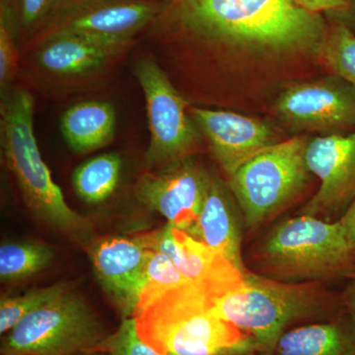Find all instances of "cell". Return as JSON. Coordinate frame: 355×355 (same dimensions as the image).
I'll use <instances>...</instances> for the list:
<instances>
[{
    "label": "cell",
    "mask_w": 355,
    "mask_h": 355,
    "mask_svg": "<svg viewBox=\"0 0 355 355\" xmlns=\"http://www.w3.org/2000/svg\"><path fill=\"white\" fill-rule=\"evenodd\" d=\"M306 161L320 186L299 214L338 220L355 198V130L309 140Z\"/></svg>",
    "instance_id": "11"
},
{
    "label": "cell",
    "mask_w": 355,
    "mask_h": 355,
    "mask_svg": "<svg viewBox=\"0 0 355 355\" xmlns=\"http://www.w3.org/2000/svg\"><path fill=\"white\" fill-rule=\"evenodd\" d=\"M76 355H110L107 352H101V350H89V352H80Z\"/></svg>",
    "instance_id": "31"
},
{
    "label": "cell",
    "mask_w": 355,
    "mask_h": 355,
    "mask_svg": "<svg viewBox=\"0 0 355 355\" xmlns=\"http://www.w3.org/2000/svg\"><path fill=\"white\" fill-rule=\"evenodd\" d=\"M245 230L244 216L232 191L212 175L200 216L188 234L218 252L245 273L249 270L242 253Z\"/></svg>",
    "instance_id": "17"
},
{
    "label": "cell",
    "mask_w": 355,
    "mask_h": 355,
    "mask_svg": "<svg viewBox=\"0 0 355 355\" xmlns=\"http://www.w3.org/2000/svg\"><path fill=\"white\" fill-rule=\"evenodd\" d=\"M211 178L190 156L144 173L137 180L135 196L142 205L164 216L173 227L189 233L200 216Z\"/></svg>",
    "instance_id": "10"
},
{
    "label": "cell",
    "mask_w": 355,
    "mask_h": 355,
    "mask_svg": "<svg viewBox=\"0 0 355 355\" xmlns=\"http://www.w3.org/2000/svg\"><path fill=\"white\" fill-rule=\"evenodd\" d=\"M130 44L99 43L72 35H57L28 46L32 62L44 78L76 83L94 78L116 62Z\"/></svg>",
    "instance_id": "15"
},
{
    "label": "cell",
    "mask_w": 355,
    "mask_h": 355,
    "mask_svg": "<svg viewBox=\"0 0 355 355\" xmlns=\"http://www.w3.org/2000/svg\"><path fill=\"white\" fill-rule=\"evenodd\" d=\"M343 308L355 324V279H347L345 288L340 292Z\"/></svg>",
    "instance_id": "30"
},
{
    "label": "cell",
    "mask_w": 355,
    "mask_h": 355,
    "mask_svg": "<svg viewBox=\"0 0 355 355\" xmlns=\"http://www.w3.org/2000/svg\"><path fill=\"white\" fill-rule=\"evenodd\" d=\"M275 109L294 130L330 135L355 130V89L336 76L289 86L277 98Z\"/></svg>",
    "instance_id": "12"
},
{
    "label": "cell",
    "mask_w": 355,
    "mask_h": 355,
    "mask_svg": "<svg viewBox=\"0 0 355 355\" xmlns=\"http://www.w3.org/2000/svg\"><path fill=\"white\" fill-rule=\"evenodd\" d=\"M135 238L146 249L169 257L184 277L202 287L214 300L244 284V273L225 257L170 224Z\"/></svg>",
    "instance_id": "13"
},
{
    "label": "cell",
    "mask_w": 355,
    "mask_h": 355,
    "mask_svg": "<svg viewBox=\"0 0 355 355\" xmlns=\"http://www.w3.org/2000/svg\"><path fill=\"white\" fill-rule=\"evenodd\" d=\"M15 20L6 2L0 0V87L6 88L17 72L18 55Z\"/></svg>",
    "instance_id": "25"
},
{
    "label": "cell",
    "mask_w": 355,
    "mask_h": 355,
    "mask_svg": "<svg viewBox=\"0 0 355 355\" xmlns=\"http://www.w3.org/2000/svg\"><path fill=\"white\" fill-rule=\"evenodd\" d=\"M55 259L53 248L38 243H6L0 247V279L17 282L36 275Z\"/></svg>",
    "instance_id": "21"
},
{
    "label": "cell",
    "mask_w": 355,
    "mask_h": 355,
    "mask_svg": "<svg viewBox=\"0 0 355 355\" xmlns=\"http://www.w3.org/2000/svg\"><path fill=\"white\" fill-rule=\"evenodd\" d=\"M34 110V98L23 89L7 95L2 102L0 132L6 164L35 216L85 245L92 238V225L70 209L62 189L53 182L35 137Z\"/></svg>",
    "instance_id": "5"
},
{
    "label": "cell",
    "mask_w": 355,
    "mask_h": 355,
    "mask_svg": "<svg viewBox=\"0 0 355 355\" xmlns=\"http://www.w3.org/2000/svg\"><path fill=\"white\" fill-rule=\"evenodd\" d=\"M349 279H355V272L352 273V275H349Z\"/></svg>",
    "instance_id": "33"
},
{
    "label": "cell",
    "mask_w": 355,
    "mask_h": 355,
    "mask_svg": "<svg viewBox=\"0 0 355 355\" xmlns=\"http://www.w3.org/2000/svg\"><path fill=\"white\" fill-rule=\"evenodd\" d=\"M116 121V111L110 103L81 102L62 114L60 130L74 153H88L112 141Z\"/></svg>",
    "instance_id": "19"
},
{
    "label": "cell",
    "mask_w": 355,
    "mask_h": 355,
    "mask_svg": "<svg viewBox=\"0 0 355 355\" xmlns=\"http://www.w3.org/2000/svg\"><path fill=\"white\" fill-rule=\"evenodd\" d=\"M212 313L256 340L261 355H273L284 333L345 312L342 295L324 282H289L248 270L240 288L212 302Z\"/></svg>",
    "instance_id": "2"
},
{
    "label": "cell",
    "mask_w": 355,
    "mask_h": 355,
    "mask_svg": "<svg viewBox=\"0 0 355 355\" xmlns=\"http://www.w3.org/2000/svg\"><path fill=\"white\" fill-rule=\"evenodd\" d=\"M298 6L315 14L345 13L350 6L345 0H295Z\"/></svg>",
    "instance_id": "28"
},
{
    "label": "cell",
    "mask_w": 355,
    "mask_h": 355,
    "mask_svg": "<svg viewBox=\"0 0 355 355\" xmlns=\"http://www.w3.org/2000/svg\"><path fill=\"white\" fill-rule=\"evenodd\" d=\"M338 221L343 229L345 239L355 254V198Z\"/></svg>",
    "instance_id": "29"
},
{
    "label": "cell",
    "mask_w": 355,
    "mask_h": 355,
    "mask_svg": "<svg viewBox=\"0 0 355 355\" xmlns=\"http://www.w3.org/2000/svg\"><path fill=\"white\" fill-rule=\"evenodd\" d=\"M252 272L289 282L349 279L355 254L338 221L302 216L272 228L249 252Z\"/></svg>",
    "instance_id": "4"
},
{
    "label": "cell",
    "mask_w": 355,
    "mask_h": 355,
    "mask_svg": "<svg viewBox=\"0 0 355 355\" xmlns=\"http://www.w3.org/2000/svg\"><path fill=\"white\" fill-rule=\"evenodd\" d=\"M189 282H191L190 280L181 275L169 257L155 250H149L146 286L140 294L137 312L150 304L166 291Z\"/></svg>",
    "instance_id": "23"
},
{
    "label": "cell",
    "mask_w": 355,
    "mask_h": 355,
    "mask_svg": "<svg viewBox=\"0 0 355 355\" xmlns=\"http://www.w3.org/2000/svg\"><path fill=\"white\" fill-rule=\"evenodd\" d=\"M110 334L83 296L67 288L4 335L1 354L76 355L95 350Z\"/></svg>",
    "instance_id": "7"
},
{
    "label": "cell",
    "mask_w": 355,
    "mask_h": 355,
    "mask_svg": "<svg viewBox=\"0 0 355 355\" xmlns=\"http://www.w3.org/2000/svg\"><path fill=\"white\" fill-rule=\"evenodd\" d=\"M214 299L189 282L135 313L140 338L162 355H261L253 336L212 313Z\"/></svg>",
    "instance_id": "3"
},
{
    "label": "cell",
    "mask_w": 355,
    "mask_h": 355,
    "mask_svg": "<svg viewBox=\"0 0 355 355\" xmlns=\"http://www.w3.org/2000/svg\"><path fill=\"white\" fill-rule=\"evenodd\" d=\"M64 284H55L33 289L24 294L10 297H2L0 301V334L6 335L25 317L31 314L41 306L67 291Z\"/></svg>",
    "instance_id": "24"
},
{
    "label": "cell",
    "mask_w": 355,
    "mask_h": 355,
    "mask_svg": "<svg viewBox=\"0 0 355 355\" xmlns=\"http://www.w3.org/2000/svg\"><path fill=\"white\" fill-rule=\"evenodd\" d=\"M1 355H22V354H1Z\"/></svg>",
    "instance_id": "34"
},
{
    "label": "cell",
    "mask_w": 355,
    "mask_h": 355,
    "mask_svg": "<svg viewBox=\"0 0 355 355\" xmlns=\"http://www.w3.org/2000/svg\"><path fill=\"white\" fill-rule=\"evenodd\" d=\"M133 71L146 97L150 132L147 168L159 169L193 156L200 144V130L187 112L184 96L153 57L140 58Z\"/></svg>",
    "instance_id": "9"
},
{
    "label": "cell",
    "mask_w": 355,
    "mask_h": 355,
    "mask_svg": "<svg viewBox=\"0 0 355 355\" xmlns=\"http://www.w3.org/2000/svg\"><path fill=\"white\" fill-rule=\"evenodd\" d=\"M12 13L18 34L28 41L46 19L58 0H2Z\"/></svg>",
    "instance_id": "27"
},
{
    "label": "cell",
    "mask_w": 355,
    "mask_h": 355,
    "mask_svg": "<svg viewBox=\"0 0 355 355\" xmlns=\"http://www.w3.org/2000/svg\"><path fill=\"white\" fill-rule=\"evenodd\" d=\"M85 247L96 277L121 320L135 317L146 286L149 250L135 237L91 238Z\"/></svg>",
    "instance_id": "14"
},
{
    "label": "cell",
    "mask_w": 355,
    "mask_h": 355,
    "mask_svg": "<svg viewBox=\"0 0 355 355\" xmlns=\"http://www.w3.org/2000/svg\"><path fill=\"white\" fill-rule=\"evenodd\" d=\"M320 55L335 76L355 89V35L347 25L335 22L329 26Z\"/></svg>",
    "instance_id": "22"
},
{
    "label": "cell",
    "mask_w": 355,
    "mask_h": 355,
    "mask_svg": "<svg viewBox=\"0 0 355 355\" xmlns=\"http://www.w3.org/2000/svg\"><path fill=\"white\" fill-rule=\"evenodd\" d=\"M189 113L228 178L257 154L279 142L272 128L257 119L197 107L189 109Z\"/></svg>",
    "instance_id": "16"
},
{
    "label": "cell",
    "mask_w": 355,
    "mask_h": 355,
    "mask_svg": "<svg viewBox=\"0 0 355 355\" xmlns=\"http://www.w3.org/2000/svg\"><path fill=\"white\" fill-rule=\"evenodd\" d=\"M123 161L116 153H106L86 161L74 170L72 184L81 200L97 205L109 200L120 183Z\"/></svg>",
    "instance_id": "20"
},
{
    "label": "cell",
    "mask_w": 355,
    "mask_h": 355,
    "mask_svg": "<svg viewBox=\"0 0 355 355\" xmlns=\"http://www.w3.org/2000/svg\"><path fill=\"white\" fill-rule=\"evenodd\" d=\"M350 7L355 6V0H345Z\"/></svg>",
    "instance_id": "32"
},
{
    "label": "cell",
    "mask_w": 355,
    "mask_h": 355,
    "mask_svg": "<svg viewBox=\"0 0 355 355\" xmlns=\"http://www.w3.org/2000/svg\"><path fill=\"white\" fill-rule=\"evenodd\" d=\"M308 142L302 135L277 142L229 177L246 231L256 230L279 216L307 188L313 175L306 161Z\"/></svg>",
    "instance_id": "6"
},
{
    "label": "cell",
    "mask_w": 355,
    "mask_h": 355,
    "mask_svg": "<svg viewBox=\"0 0 355 355\" xmlns=\"http://www.w3.org/2000/svg\"><path fill=\"white\" fill-rule=\"evenodd\" d=\"M163 0H58L26 48L57 35L130 44L153 23Z\"/></svg>",
    "instance_id": "8"
},
{
    "label": "cell",
    "mask_w": 355,
    "mask_h": 355,
    "mask_svg": "<svg viewBox=\"0 0 355 355\" xmlns=\"http://www.w3.org/2000/svg\"><path fill=\"white\" fill-rule=\"evenodd\" d=\"M95 350L110 355H162L140 338L133 318L121 320L116 331L110 334Z\"/></svg>",
    "instance_id": "26"
},
{
    "label": "cell",
    "mask_w": 355,
    "mask_h": 355,
    "mask_svg": "<svg viewBox=\"0 0 355 355\" xmlns=\"http://www.w3.org/2000/svg\"><path fill=\"white\" fill-rule=\"evenodd\" d=\"M273 355H355V324L347 312L284 333Z\"/></svg>",
    "instance_id": "18"
},
{
    "label": "cell",
    "mask_w": 355,
    "mask_h": 355,
    "mask_svg": "<svg viewBox=\"0 0 355 355\" xmlns=\"http://www.w3.org/2000/svg\"><path fill=\"white\" fill-rule=\"evenodd\" d=\"M328 30L322 14L295 0H163L144 37L154 60L184 51L218 60L237 53L320 55Z\"/></svg>",
    "instance_id": "1"
}]
</instances>
